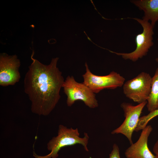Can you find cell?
I'll use <instances>...</instances> for the list:
<instances>
[{"label":"cell","mask_w":158,"mask_h":158,"mask_svg":"<svg viewBox=\"0 0 158 158\" xmlns=\"http://www.w3.org/2000/svg\"><path fill=\"white\" fill-rule=\"evenodd\" d=\"M24 80V92L31 102V110L39 115H49L61 97L60 92L64 81L62 73L57 66L59 58H52L45 65L33 58Z\"/></svg>","instance_id":"6da1fadb"},{"label":"cell","mask_w":158,"mask_h":158,"mask_svg":"<svg viewBox=\"0 0 158 158\" xmlns=\"http://www.w3.org/2000/svg\"><path fill=\"white\" fill-rule=\"evenodd\" d=\"M89 136L85 133L83 138L80 137V133L77 128H68L62 125L59 126L57 135L53 137L47 144V148L50 153L44 156H40L34 152V156L36 158H56L58 156V152L62 148L76 144H80L84 149L88 151L87 147Z\"/></svg>","instance_id":"7a4b0ae2"},{"label":"cell","mask_w":158,"mask_h":158,"mask_svg":"<svg viewBox=\"0 0 158 158\" xmlns=\"http://www.w3.org/2000/svg\"><path fill=\"white\" fill-rule=\"evenodd\" d=\"M62 87L67 97L66 104L68 106L71 107L75 101L80 100L90 108L98 107L95 93L83 83L77 82L73 76L66 77Z\"/></svg>","instance_id":"3957f363"},{"label":"cell","mask_w":158,"mask_h":158,"mask_svg":"<svg viewBox=\"0 0 158 158\" xmlns=\"http://www.w3.org/2000/svg\"><path fill=\"white\" fill-rule=\"evenodd\" d=\"M136 20L142 26L143 31L135 37L136 48L135 50L129 53H117L110 51L117 55L120 56L125 60L135 61L147 54L149 49L153 44V28L148 21L137 18H132Z\"/></svg>","instance_id":"277c9868"},{"label":"cell","mask_w":158,"mask_h":158,"mask_svg":"<svg viewBox=\"0 0 158 158\" xmlns=\"http://www.w3.org/2000/svg\"><path fill=\"white\" fill-rule=\"evenodd\" d=\"M86 72L83 75V83L94 93H97L104 89H114L123 86L125 78L114 71L108 75H97L92 73L85 63Z\"/></svg>","instance_id":"5b68a950"},{"label":"cell","mask_w":158,"mask_h":158,"mask_svg":"<svg viewBox=\"0 0 158 158\" xmlns=\"http://www.w3.org/2000/svg\"><path fill=\"white\" fill-rule=\"evenodd\" d=\"M152 78L149 74L141 72L124 83V94L127 97L139 104L147 101L151 91Z\"/></svg>","instance_id":"8992f818"},{"label":"cell","mask_w":158,"mask_h":158,"mask_svg":"<svg viewBox=\"0 0 158 158\" xmlns=\"http://www.w3.org/2000/svg\"><path fill=\"white\" fill-rule=\"evenodd\" d=\"M147 104V101L136 106L128 103H122L121 107L124 112L125 119L121 125L113 130L111 133L122 134L126 137L131 145L132 144V134L135 131L142 110Z\"/></svg>","instance_id":"52a82bcc"},{"label":"cell","mask_w":158,"mask_h":158,"mask_svg":"<svg viewBox=\"0 0 158 158\" xmlns=\"http://www.w3.org/2000/svg\"><path fill=\"white\" fill-rule=\"evenodd\" d=\"M20 60L16 55H9L6 53L0 55V85L6 87L14 85L20 78L19 68Z\"/></svg>","instance_id":"ba28073f"},{"label":"cell","mask_w":158,"mask_h":158,"mask_svg":"<svg viewBox=\"0 0 158 158\" xmlns=\"http://www.w3.org/2000/svg\"><path fill=\"white\" fill-rule=\"evenodd\" d=\"M152 130L150 125L147 126L142 130L137 141L126 150L125 154L126 158H154L155 155L149 149L147 144L148 138Z\"/></svg>","instance_id":"9c48e42d"},{"label":"cell","mask_w":158,"mask_h":158,"mask_svg":"<svg viewBox=\"0 0 158 158\" xmlns=\"http://www.w3.org/2000/svg\"><path fill=\"white\" fill-rule=\"evenodd\" d=\"M130 2L144 11V15L142 19L150 20L154 28L156 22H158V0H134Z\"/></svg>","instance_id":"30bf717a"},{"label":"cell","mask_w":158,"mask_h":158,"mask_svg":"<svg viewBox=\"0 0 158 158\" xmlns=\"http://www.w3.org/2000/svg\"><path fill=\"white\" fill-rule=\"evenodd\" d=\"M146 105L150 112L158 109V68L152 77L151 91Z\"/></svg>","instance_id":"8fae6325"},{"label":"cell","mask_w":158,"mask_h":158,"mask_svg":"<svg viewBox=\"0 0 158 158\" xmlns=\"http://www.w3.org/2000/svg\"><path fill=\"white\" fill-rule=\"evenodd\" d=\"M158 116V109L150 112V113L147 115L140 117L135 131L138 132L143 129L146 126L148 123L151 120Z\"/></svg>","instance_id":"7c38bea8"},{"label":"cell","mask_w":158,"mask_h":158,"mask_svg":"<svg viewBox=\"0 0 158 158\" xmlns=\"http://www.w3.org/2000/svg\"><path fill=\"white\" fill-rule=\"evenodd\" d=\"M109 158H121L119 147L116 144H114L113 145V150L109 154Z\"/></svg>","instance_id":"4fadbf2b"},{"label":"cell","mask_w":158,"mask_h":158,"mask_svg":"<svg viewBox=\"0 0 158 158\" xmlns=\"http://www.w3.org/2000/svg\"><path fill=\"white\" fill-rule=\"evenodd\" d=\"M153 151L156 154H158V140L154 145Z\"/></svg>","instance_id":"5bb4252c"},{"label":"cell","mask_w":158,"mask_h":158,"mask_svg":"<svg viewBox=\"0 0 158 158\" xmlns=\"http://www.w3.org/2000/svg\"><path fill=\"white\" fill-rule=\"evenodd\" d=\"M154 158H158V154H156V155H155Z\"/></svg>","instance_id":"9a60e30c"},{"label":"cell","mask_w":158,"mask_h":158,"mask_svg":"<svg viewBox=\"0 0 158 158\" xmlns=\"http://www.w3.org/2000/svg\"><path fill=\"white\" fill-rule=\"evenodd\" d=\"M156 61L157 62H158V57L157 58L155 59Z\"/></svg>","instance_id":"2e32d148"}]
</instances>
